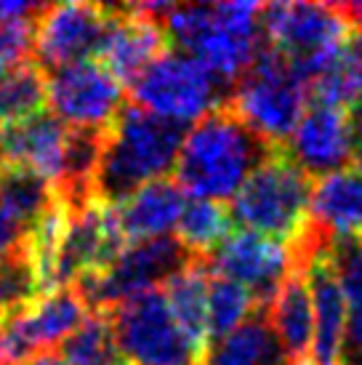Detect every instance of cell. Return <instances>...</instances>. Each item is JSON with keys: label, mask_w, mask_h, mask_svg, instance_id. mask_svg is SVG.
Listing matches in <instances>:
<instances>
[{"label": "cell", "mask_w": 362, "mask_h": 365, "mask_svg": "<svg viewBox=\"0 0 362 365\" xmlns=\"http://www.w3.org/2000/svg\"><path fill=\"white\" fill-rule=\"evenodd\" d=\"M272 153L274 144L262 139L229 104H222L187 128L173 171L184 192L227 205Z\"/></svg>", "instance_id": "6da1fadb"}, {"label": "cell", "mask_w": 362, "mask_h": 365, "mask_svg": "<svg viewBox=\"0 0 362 365\" xmlns=\"http://www.w3.org/2000/svg\"><path fill=\"white\" fill-rule=\"evenodd\" d=\"M187 128L190 125L125 104L104 136L93 182L96 200L118 205L144 184L165 179L176 168Z\"/></svg>", "instance_id": "7a4b0ae2"}, {"label": "cell", "mask_w": 362, "mask_h": 365, "mask_svg": "<svg viewBox=\"0 0 362 365\" xmlns=\"http://www.w3.org/2000/svg\"><path fill=\"white\" fill-rule=\"evenodd\" d=\"M354 24L343 3H269L262 9V38L312 86L349 46Z\"/></svg>", "instance_id": "3957f363"}, {"label": "cell", "mask_w": 362, "mask_h": 365, "mask_svg": "<svg viewBox=\"0 0 362 365\" xmlns=\"http://www.w3.org/2000/svg\"><path fill=\"white\" fill-rule=\"evenodd\" d=\"M312 184V179L280 147H274V153L232 197V224L288 245L309 219Z\"/></svg>", "instance_id": "277c9868"}, {"label": "cell", "mask_w": 362, "mask_h": 365, "mask_svg": "<svg viewBox=\"0 0 362 365\" xmlns=\"http://www.w3.org/2000/svg\"><path fill=\"white\" fill-rule=\"evenodd\" d=\"M309 102V86L293 72L288 59L262 41L256 59L232 88L229 107L253 131L269 144L280 147Z\"/></svg>", "instance_id": "5b68a950"}, {"label": "cell", "mask_w": 362, "mask_h": 365, "mask_svg": "<svg viewBox=\"0 0 362 365\" xmlns=\"http://www.w3.org/2000/svg\"><path fill=\"white\" fill-rule=\"evenodd\" d=\"M192 262L195 256L179 243L176 235L131 240L107 269L83 274L72 288L81 294L88 312H112L133 296L160 291L173 274Z\"/></svg>", "instance_id": "8992f818"}, {"label": "cell", "mask_w": 362, "mask_h": 365, "mask_svg": "<svg viewBox=\"0 0 362 365\" xmlns=\"http://www.w3.org/2000/svg\"><path fill=\"white\" fill-rule=\"evenodd\" d=\"M131 104L165 120L192 125L229 102V91L202 70L190 53L168 48L125 88Z\"/></svg>", "instance_id": "52a82bcc"}, {"label": "cell", "mask_w": 362, "mask_h": 365, "mask_svg": "<svg viewBox=\"0 0 362 365\" xmlns=\"http://www.w3.org/2000/svg\"><path fill=\"white\" fill-rule=\"evenodd\" d=\"M107 314L131 365H200L202 352L176 323L162 291L133 296Z\"/></svg>", "instance_id": "ba28073f"}, {"label": "cell", "mask_w": 362, "mask_h": 365, "mask_svg": "<svg viewBox=\"0 0 362 365\" xmlns=\"http://www.w3.org/2000/svg\"><path fill=\"white\" fill-rule=\"evenodd\" d=\"M81 294L67 285L0 320V365H19L43 352H56L88 317Z\"/></svg>", "instance_id": "9c48e42d"}, {"label": "cell", "mask_w": 362, "mask_h": 365, "mask_svg": "<svg viewBox=\"0 0 362 365\" xmlns=\"http://www.w3.org/2000/svg\"><path fill=\"white\" fill-rule=\"evenodd\" d=\"M46 104L67 128L107 131L125 107V86L99 59L46 72Z\"/></svg>", "instance_id": "30bf717a"}, {"label": "cell", "mask_w": 362, "mask_h": 365, "mask_svg": "<svg viewBox=\"0 0 362 365\" xmlns=\"http://www.w3.org/2000/svg\"><path fill=\"white\" fill-rule=\"evenodd\" d=\"M110 21L112 6L104 3H46L35 21L32 61L43 72H53L99 59Z\"/></svg>", "instance_id": "8fae6325"}, {"label": "cell", "mask_w": 362, "mask_h": 365, "mask_svg": "<svg viewBox=\"0 0 362 365\" xmlns=\"http://www.w3.org/2000/svg\"><path fill=\"white\" fill-rule=\"evenodd\" d=\"M125 245H128V237L120 230L115 205L93 200L75 211L70 208L67 230L51 269L48 291L67 288L83 274L107 269Z\"/></svg>", "instance_id": "7c38bea8"}, {"label": "cell", "mask_w": 362, "mask_h": 365, "mask_svg": "<svg viewBox=\"0 0 362 365\" xmlns=\"http://www.w3.org/2000/svg\"><path fill=\"white\" fill-rule=\"evenodd\" d=\"M208 272L229 277L251 294L253 304L264 312L282 288L293 269L291 248L264 235L237 230L224 237L208 259H202Z\"/></svg>", "instance_id": "4fadbf2b"}, {"label": "cell", "mask_w": 362, "mask_h": 365, "mask_svg": "<svg viewBox=\"0 0 362 365\" xmlns=\"http://www.w3.org/2000/svg\"><path fill=\"white\" fill-rule=\"evenodd\" d=\"M280 150L312 182L341 168H349L354 163L349 112L338 107H325V104L306 107L291 136L280 144Z\"/></svg>", "instance_id": "5bb4252c"}, {"label": "cell", "mask_w": 362, "mask_h": 365, "mask_svg": "<svg viewBox=\"0 0 362 365\" xmlns=\"http://www.w3.org/2000/svg\"><path fill=\"white\" fill-rule=\"evenodd\" d=\"M171 48L165 27L141 3L112 6V21L99 61L128 88L152 61Z\"/></svg>", "instance_id": "9a60e30c"}, {"label": "cell", "mask_w": 362, "mask_h": 365, "mask_svg": "<svg viewBox=\"0 0 362 365\" xmlns=\"http://www.w3.org/2000/svg\"><path fill=\"white\" fill-rule=\"evenodd\" d=\"M70 128L51 110H41L21 120L0 125V163L43 176L53 187L64 171Z\"/></svg>", "instance_id": "2e32d148"}, {"label": "cell", "mask_w": 362, "mask_h": 365, "mask_svg": "<svg viewBox=\"0 0 362 365\" xmlns=\"http://www.w3.org/2000/svg\"><path fill=\"white\" fill-rule=\"evenodd\" d=\"M309 299H312L314 341L312 360L317 365L341 363L343 336H346V296L338 272L331 262V251H322L304 267Z\"/></svg>", "instance_id": "e0dca14e"}, {"label": "cell", "mask_w": 362, "mask_h": 365, "mask_svg": "<svg viewBox=\"0 0 362 365\" xmlns=\"http://www.w3.org/2000/svg\"><path fill=\"white\" fill-rule=\"evenodd\" d=\"M187 200L190 197L181 190V184L165 176L131 192L125 200L115 205V213H118V222L128 243L168 237L171 232H176Z\"/></svg>", "instance_id": "ac0fdd59"}, {"label": "cell", "mask_w": 362, "mask_h": 365, "mask_svg": "<svg viewBox=\"0 0 362 365\" xmlns=\"http://www.w3.org/2000/svg\"><path fill=\"white\" fill-rule=\"evenodd\" d=\"M309 222L322 232L338 237H362V168L349 165L312 184Z\"/></svg>", "instance_id": "d6986e66"}, {"label": "cell", "mask_w": 362, "mask_h": 365, "mask_svg": "<svg viewBox=\"0 0 362 365\" xmlns=\"http://www.w3.org/2000/svg\"><path fill=\"white\" fill-rule=\"evenodd\" d=\"M264 314H267V323H269L277 344L282 346L288 363H299L312 355L314 317L304 269L293 267L277 296L272 299V304L264 309Z\"/></svg>", "instance_id": "ffe728a7"}, {"label": "cell", "mask_w": 362, "mask_h": 365, "mask_svg": "<svg viewBox=\"0 0 362 365\" xmlns=\"http://www.w3.org/2000/svg\"><path fill=\"white\" fill-rule=\"evenodd\" d=\"M208 280L211 272L202 259H195L181 272H176L160 291L171 307L176 323L192 339V344L205 355L208 349Z\"/></svg>", "instance_id": "44dd1931"}, {"label": "cell", "mask_w": 362, "mask_h": 365, "mask_svg": "<svg viewBox=\"0 0 362 365\" xmlns=\"http://www.w3.org/2000/svg\"><path fill=\"white\" fill-rule=\"evenodd\" d=\"M202 365H291L288 357L272 334L267 314L253 312L240 328H234L224 339L213 341Z\"/></svg>", "instance_id": "7402d4cb"}, {"label": "cell", "mask_w": 362, "mask_h": 365, "mask_svg": "<svg viewBox=\"0 0 362 365\" xmlns=\"http://www.w3.org/2000/svg\"><path fill=\"white\" fill-rule=\"evenodd\" d=\"M331 262L346 296V336L341 365H362V237H338Z\"/></svg>", "instance_id": "603a6c76"}, {"label": "cell", "mask_w": 362, "mask_h": 365, "mask_svg": "<svg viewBox=\"0 0 362 365\" xmlns=\"http://www.w3.org/2000/svg\"><path fill=\"white\" fill-rule=\"evenodd\" d=\"M53 200H56L53 184L46 182L43 176L24 171V168H6L3 165V176H0V211L9 213L11 219L19 222L27 232L48 213Z\"/></svg>", "instance_id": "cb8c5ba5"}, {"label": "cell", "mask_w": 362, "mask_h": 365, "mask_svg": "<svg viewBox=\"0 0 362 365\" xmlns=\"http://www.w3.org/2000/svg\"><path fill=\"white\" fill-rule=\"evenodd\" d=\"M232 232L229 205L190 197L181 211L176 237L195 259H208Z\"/></svg>", "instance_id": "d4e9b609"}, {"label": "cell", "mask_w": 362, "mask_h": 365, "mask_svg": "<svg viewBox=\"0 0 362 365\" xmlns=\"http://www.w3.org/2000/svg\"><path fill=\"white\" fill-rule=\"evenodd\" d=\"M59 355L67 365H131L115 341L107 312H90L86 323L61 344Z\"/></svg>", "instance_id": "484cf974"}, {"label": "cell", "mask_w": 362, "mask_h": 365, "mask_svg": "<svg viewBox=\"0 0 362 365\" xmlns=\"http://www.w3.org/2000/svg\"><path fill=\"white\" fill-rule=\"evenodd\" d=\"M312 104L349 110L362 99V53L352 43L343 48L328 70L309 86Z\"/></svg>", "instance_id": "4316f807"}, {"label": "cell", "mask_w": 362, "mask_h": 365, "mask_svg": "<svg viewBox=\"0 0 362 365\" xmlns=\"http://www.w3.org/2000/svg\"><path fill=\"white\" fill-rule=\"evenodd\" d=\"M46 110V72L35 61H21L0 81V125Z\"/></svg>", "instance_id": "83f0119b"}, {"label": "cell", "mask_w": 362, "mask_h": 365, "mask_svg": "<svg viewBox=\"0 0 362 365\" xmlns=\"http://www.w3.org/2000/svg\"><path fill=\"white\" fill-rule=\"evenodd\" d=\"M253 312L259 309L240 283L222 274H211L208 280V341L211 344L232 334L234 328H240Z\"/></svg>", "instance_id": "f1b7e54d"}, {"label": "cell", "mask_w": 362, "mask_h": 365, "mask_svg": "<svg viewBox=\"0 0 362 365\" xmlns=\"http://www.w3.org/2000/svg\"><path fill=\"white\" fill-rule=\"evenodd\" d=\"M24 240H27V230L19 222H14L6 211H0V264L19 254L24 248Z\"/></svg>", "instance_id": "f546056e"}, {"label": "cell", "mask_w": 362, "mask_h": 365, "mask_svg": "<svg viewBox=\"0 0 362 365\" xmlns=\"http://www.w3.org/2000/svg\"><path fill=\"white\" fill-rule=\"evenodd\" d=\"M46 3H30V0H0V24L19 19H38Z\"/></svg>", "instance_id": "4dcf8cb0"}, {"label": "cell", "mask_w": 362, "mask_h": 365, "mask_svg": "<svg viewBox=\"0 0 362 365\" xmlns=\"http://www.w3.org/2000/svg\"><path fill=\"white\" fill-rule=\"evenodd\" d=\"M349 131H352V155L354 163L362 168V99L349 107Z\"/></svg>", "instance_id": "1f68e13d"}, {"label": "cell", "mask_w": 362, "mask_h": 365, "mask_svg": "<svg viewBox=\"0 0 362 365\" xmlns=\"http://www.w3.org/2000/svg\"><path fill=\"white\" fill-rule=\"evenodd\" d=\"M19 365H67V363H64V357L59 352H43V355H35Z\"/></svg>", "instance_id": "d6a6232c"}, {"label": "cell", "mask_w": 362, "mask_h": 365, "mask_svg": "<svg viewBox=\"0 0 362 365\" xmlns=\"http://www.w3.org/2000/svg\"><path fill=\"white\" fill-rule=\"evenodd\" d=\"M0 176H3V163H0Z\"/></svg>", "instance_id": "836d02e7"}, {"label": "cell", "mask_w": 362, "mask_h": 365, "mask_svg": "<svg viewBox=\"0 0 362 365\" xmlns=\"http://www.w3.org/2000/svg\"><path fill=\"white\" fill-rule=\"evenodd\" d=\"M338 365H341V363H338Z\"/></svg>", "instance_id": "e575fe53"}]
</instances>
